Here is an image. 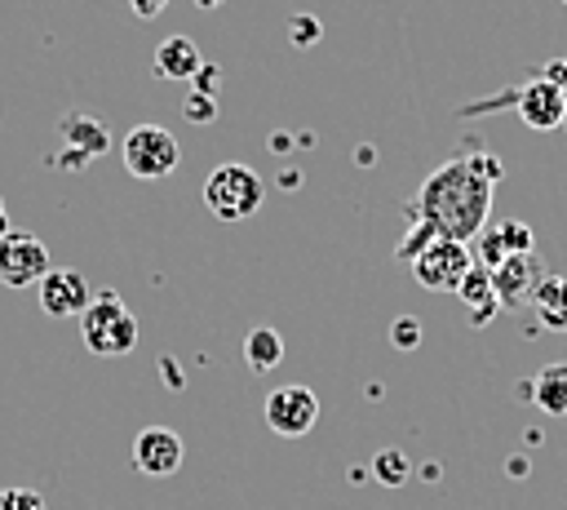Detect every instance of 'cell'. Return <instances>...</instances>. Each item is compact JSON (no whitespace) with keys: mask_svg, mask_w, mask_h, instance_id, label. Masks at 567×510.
<instances>
[{"mask_svg":"<svg viewBox=\"0 0 567 510\" xmlns=\"http://www.w3.org/2000/svg\"><path fill=\"white\" fill-rule=\"evenodd\" d=\"M49 271V248L31 231H9L0 239V284L4 288H31Z\"/></svg>","mask_w":567,"mask_h":510,"instance_id":"52a82bcc","label":"cell"},{"mask_svg":"<svg viewBox=\"0 0 567 510\" xmlns=\"http://www.w3.org/2000/svg\"><path fill=\"white\" fill-rule=\"evenodd\" d=\"M408 266H412V279H416L421 288H430V293H456V284H461L465 271L474 266V248H470L465 239L439 235V239H430Z\"/></svg>","mask_w":567,"mask_h":510,"instance_id":"5b68a950","label":"cell"},{"mask_svg":"<svg viewBox=\"0 0 567 510\" xmlns=\"http://www.w3.org/2000/svg\"><path fill=\"white\" fill-rule=\"evenodd\" d=\"M261 412H266V426L279 439H301V435L315 430V421H319L323 408H319V395L310 386H275L266 395Z\"/></svg>","mask_w":567,"mask_h":510,"instance_id":"8992f818","label":"cell"},{"mask_svg":"<svg viewBox=\"0 0 567 510\" xmlns=\"http://www.w3.org/2000/svg\"><path fill=\"white\" fill-rule=\"evenodd\" d=\"M182 457H186L182 435L168 430V426H146V430H137V439H133V466H137V475H146V479H168V475H177Z\"/></svg>","mask_w":567,"mask_h":510,"instance_id":"30bf717a","label":"cell"},{"mask_svg":"<svg viewBox=\"0 0 567 510\" xmlns=\"http://www.w3.org/2000/svg\"><path fill=\"white\" fill-rule=\"evenodd\" d=\"M319 35H323V22H319L315 13H297V18L288 22V40L301 44V49H306V44H319Z\"/></svg>","mask_w":567,"mask_h":510,"instance_id":"603a6c76","label":"cell"},{"mask_svg":"<svg viewBox=\"0 0 567 510\" xmlns=\"http://www.w3.org/2000/svg\"><path fill=\"white\" fill-rule=\"evenodd\" d=\"M527 395L545 417H567V364H545L532 377Z\"/></svg>","mask_w":567,"mask_h":510,"instance_id":"2e32d148","label":"cell"},{"mask_svg":"<svg viewBox=\"0 0 567 510\" xmlns=\"http://www.w3.org/2000/svg\"><path fill=\"white\" fill-rule=\"evenodd\" d=\"M0 208H4V200H0Z\"/></svg>","mask_w":567,"mask_h":510,"instance_id":"d6a6232c","label":"cell"},{"mask_svg":"<svg viewBox=\"0 0 567 510\" xmlns=\"http://www.w3.org/2000/svg\"><path fill=\"white\" fill-rule=\"evenodd\" d=\"M58 137H62L71 151H80L84 160H97V155L111 151L106 124H102L97 115H89V111H66V115L58 120Z\"/></svg>","mask_w":567,"mask_h":510,"instance_id":"5bb4252c","label":"cell"},{"mask_svg":"<svg viewBox=\"0 0 567 510\" xmlns=\"http://www.w3.org/2000/svg\"><path fill=\"white\" fill-rule=\"evenodd\" d=\"M430 239H439V235H434V226H430V222H412V226H408V235L399 239L394 257H399V262H412V257H416V253H421Z\"/></svg>","mask_w":567,"mask_h":510,"instance_id":"44dd1931","label":"cell"},{"mask_svg":"<svg viewBox=\"0 0 567 510\" xmlns=\"http://www.w3.org/2000/svg\"><path fill=\"white\" fill-rule=\"evenodd\" d=\"M540 279H545V266H540L536 248H532V253H509L505 262L492 266L496 306H501V310H523V306H532V293H536Z\"/></svg>","mask_w":567,"mask_h":510,"instance_id":"ba28073f","label":"cell"},{"mask_svg":"<svg viewBox=\"0 0 567 510\" xmlns=\"http://www.w3.org/2000/svg\"><path fill=\"white\" fill-rule=\"evenodd\" d=\"M164 4H168V0H128V9H133V13L142 18V22L159 18V13H164Z\"/></svg>","mask_w":567,"mask_h":510,"instance_id":"d4e9b609","label":"cell"},{"mask_svg":"<svg viewBox=\"0 0 567 510\" xmlns=\"http://www.w3.org/2000/svg\"><path fill=\"white\" fill-rule=\"evenodd\" d=\"M563 4H567V0H563Z\"/></svg>","mask_w":567,"mask_h":510,"instance_id":"836d02e7","label":"cell"},{"mask_svg":"<svg viewBox=\"0 0 567 510\" xmlns=\"http://www.w3.org/2000/svg\"><path fill=\"white\" fill-rule=\"evenodd\" d=\"M35 288H40V310L49 319H80V310L93 297V284L75 266H49Z\"/></svg>","mask_w":567,"mask_h":510,"instance_id":"9c48e42d","label":"cell"},{"mask_svg":"<svg viewBox=\"0 0 567 510\" xmlns=\"http://www.w3.org/2000/svg\"><path fill=\"white\" fill-rule=\"evenodd\" d=\"M0 510H18V488H0Z\"/></svg>","mask_w":567,"mask_h":510,"instance_id":"83f0119b","label":"cell"},{"mask_svg":"<svg viewBox=\"0 0 567 510\" xmlns=\"http://www.w3.org/2000/svg\"><path fill=\"white\" fill-rule=\"evenodd\" d=\"M532 226L527 222H518V217H509V222H496V226H483L474 239H470V248H474V262L478 266H496V262H505L509 253H532Z\"/></svg>","mask_w":567,"mask_h":510,"instance_id":"7c38bea8","label":"cell"},{"mask_svg":"<svg viewBox=\"0 0 567 510\" xmlns=\"http://www.w3.org/2000/svg\"><path fill=\"white\" fill-rule=\"evenodd\" d=\"M518 115H523V124L536 129V133L558 129V124L567 120V89L554 84L549 75L527 80V84L518 89Z\"/></svg>","mask_w":567,"mask_h":510,"instance_id":"8fae6325","label":"cell"},{"mask_svg":"<svg viewBox=\"0 0 567 510\" xmlns=\"http://www.w3.org/2000/svg\"><path fill=\"white\" fill-rule=\"evenodd\" d=\"M217 80H221V71H217L213 62H204V67L190 75V89H195V93H213V98H217Z\"/></svg>","mask_w":567,"mask_h":510,"instance_id":"cb8c5ba5","label":"cell"},{"mask_svg":"<svg viewBox=\"0 0 567 510\" xmlns=\"http://www.w3.org/2000/svg\"><path fill=\"white\" fill-rule=\"evenodd\" d=\"M288 146H292V137H288V133H275V137H270V151H275V155H284Z\"/></svg>","mask_w":567,"mask_h":510,"instance_id":"f1b7e54d","label":"cell"},{"mask_svg":"<svg viewBox=\"0 0 567 510\" xmlns=\"http://www.w3.org/2000/svg\"><path fill=\"white\" fill-rule=\"evenodd\" d=\"M456 297L470 306V324H487V319L501 310V306H496V293H492V271L478 266V262H474V266L465 271V279L456 284Z\"/></svg>","mask_w":567,"mask_h":510,"instance_id":"9a60e30c","label":"cell"},{"mask_svg":"<svg viewBox=\"0 0 567 510\" xmlns=\"http://www.w3.org/2000/svg\"><path fill=\"white\" fill-rule=\"evenodd\" d=\"M159 368H164L168 390H182V368H177V359H159Z\"/></svg>","mask_w":567,"mask_h":510,"instance_id":"484cf974","label":"cell"},{"mask_svg":"<svg viewBox=\"0 0 567 510\" xmlns=\"http://www.w3.org/2000/svg\"><path fill=\"white\" fill-rule=\"evenodd\" d=\"M244 359H248L252 373L279 368V364H284V337H279L275 328H266V324L248 328V337H244Z\"/></svg>","mask_w":567,"mask_h":510,"instance_id":"ac0fdd59","label":"cell"},{"mask_svg":"<svg viewBox=\"0 0 567 510\" xmlns=\"http://www.w3.org/2000/svg\"><path fill=\"white\" fill-rule=\"evenodd\" d=\"M120 155H124V169L137 182H159V177H168L182 164V146H177V137L164 124H133L124 133Z\"/></svg>","mask_w":567,"mask_h":510,"instance_id":"277c9868","label":"cell"},{"mask_svg":"<svg viewBox=\"0 0 567 510\" xmlns=\"http://www.w3.org/2000/svg\"><path fill=\"white\" fill-rule=\"evenodd\" d=\"M195 4H199V9H221L226 0H195Z\"/></svg>","mask_w":567,"mask_h":510,"instance_id":"1f68e13d","label":"cell"},{"mask_svg":"<svg viewBox=\"0 0 567 510\" xmlns=\"http://www.w3.org/2000/svg\"><path fill=\"white\" fill-rule=\"evenodd\" d=\"M532 306H536L540 324L567 333V275H549V271H545V279H540L536 293H532Z\"/></svg>","mask_w":567,"mask_h":510,"instance_id":"e0dca14e","label":"cell"},{"mask_svg":"<svg viewBox=\"0 0 567 510\" xmlns=\"http://www.w3.org/2000/svg\"><path fill=\"white\" fill-rule=\"evenodd\" d=\"M151 67H155L159 80H182V84H190V75L204 67V53H199V44H195L190 35H168V40L155 44Z\"/></svg>","mask_w":567,"mask_h":510,"instance_id":"4fadbf2b","label":"cell"},{"mask_svg":"<svg viewBox=\"0 0 567 510\" xmlns=\"http://www.w3.org/2000/svg\"><path fill=\"white\" fill-rule=\"evenodd\" d=\"M182 115H186L190 124H213V120H217V98H213V93H195V89H190V93L182 98Z\"/></svg>","mask_w":567,"mask_h":510,"instance_id":"ffe728a7","label":"cell"},{"mask_svg":"<svg viewBox=\"0 0 567 510\" xmlns=\"http://www.w3.org/2000/svg\"><path fill=\"white\" fill-rule=\"evenodd\" d=\"M297 182H301V173H297V169H284V173H279V186H297Z\"/></svg>","mask_w":567,"mask_h":510,"instance_id":"f546056e","label":"cell"},{"mask_svg":"<svg viewBox=\"0 0 567 510\" xmlns=\"http://www.w3.org/2000/svg\"><path fill=\"white\" fill-rule=\"evenodd\" d=\"M261 200H266V186H261L257 169H248L239 160H226L204 177V208L217 222H244L261 208Z\"/></svg>","mask_w":567,"mask_h":510,"instance_id":"3957f363","label":"cell"},{"mask_svg":"<svg viewBox=\"0 0 567 510\" xmlns=\"http://www.w3.org/2000/svg\"><path fill=\"white\" fill-rule=\"evenodd\" d=\"M80 337L93 355H128L137 346V315L124 306L115 288H93L89 306L80 310Z\"/></svg>","mask_w":567,"mask_h":510,"instance_id":"7a4b0ae2","label":"cell"},{"mask_svg":"<svg viewBox=\"0 0 567 510\" xmlns=\"http://www.w3.org/2000/svg\"><path fill=\"white\" fill-rule=\"evenodd\" d=\"M390 346L394 350H416L421 346V319L416 315H399L390 324Z\"/></svg>","mask_w":567,"mask_h":510,"instance_id":"7402d4cb","label":"cell"},{"mask_svg":"<svg viewBox=\"0 0 567 510\" xmlns=\"http://www.w3.org/2000/svg\"><path fill=\"white\" fill-rule=\"evenodd\" d=\"M18 510H44V501L31 488H18Z\"/></svg>","mask_w":567,"mask_h":510,"instance_id":"4316f807","label":"cell"},{"mask_svg":"<svg viewBox=\"0 0 567 510\" xmlns=\"http://www.w3.org/2000/svg\"><path fill=\"white\" fill-rule=\"evenodd\" d=\"M501 177V164L492 155H470V160H443L408 204L412 222H430L434 235L447 239H474L487 226L492 213V186Z\"/></svg>","mask_w":567,"mask_h":510,"instance_id":"6da1fadb","label":"cell"},{"mask_svg":"<svg viewBox=\"0 0 567 510\" xmlns=\"http://www.w3.org/2000/svg\"><path fill=\"white\" fill-rule=\"evenodd\" d=\"M9 231H13V226H9V213H4V208H0V239H4V235H9Z\"/></svg>","mask_w":567,"mask_h":510,"instance_id":"4dcf8cb0","label":"cell"},{"mask_svg":"<svg viewBox=\"0 0 567 510\" xmlns=\"http://www.w3.org/2000/svg\"><path fill=\"white\" fill-rule=\"evenodd\" d=\"M372 475H377V483L399 488V483H408L412 461H408V452H403V448H381V452L372 457Z\"/></svg>","mask_w":567,"mask_h":510,"instance_id":"d6986e66","label":"cell"}]
</instances>
